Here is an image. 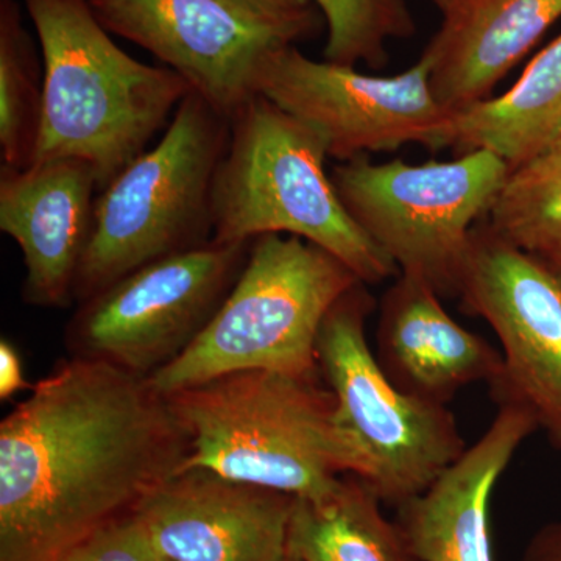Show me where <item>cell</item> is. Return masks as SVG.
Wrapping results in <instances>:
<instances>
[{
    "label": "cell",
    "instance_id": "obj_15",
    "mask_svg": "<svg viewBox=\"0 0 561 561\" xmlns=\"http://www.w3.org/2000/svg\"><path fill=\"white\" fill-rule=\"evenodd\" d=\"M537 421L501 405L489 430L430 489L397 507V519L419 561H494L490 505L497 482Z\"/></svg>",
    "mask_w": 561,
    "mask_h": 561
},
{
    "label": "cell",
    "instance_id": "obj_21",
    "mask_svg": "<svg viewBox=\"0 0 561 561\" xmlns=\"http://www.w3.org/2000/svg\"><path fill=\"white\" fill-rule=\"evenodd\" d=\"M38 50L18 0H0V154L2 164H32L43 114Z\"/></svg>",
    "mask_w": 561,
    "mask_h": 561
},
{
    "label": "cell",
    "instance_id": "obj_26",
    "mask_svg": "<svg viewBox=\"0 0 561 561\" xmlns=\"http://www.w3.org/2000/svg\"><path fill=\"white\" fill-rule=\"evenodd\" d=\"M522 561H561V519L546 524L530 538Z\"/></svg>",
    "mask_w": 561,
    "mask_h": 561
},
{
    "label": "cell",
    "instance_id": "obj_19",
    "mask_svg": "<svg viewBox=\"0 0 561 561\" xmlns=\"http://www.w3.org/2000/svg\"><path fill=\"white\" fill-rule=\"evenodd\" d=\"M381 505L356 474L342 476L323 496L295 497L287 556L298 561H419Z\"/></svg>",
    "mask_w": 561,
    "mask_h": 561
},
{
    "label": "cell",
    "instance_id": "obj_4",
    "mask_svg": "<svg viewBox=\"0 0 561 561\" xmlns=\"http://www.w3.org/2000/svg\"><path fill=\"white\" fill-rule=\"evenodd\" d=\"M328 158L316 133L254 95L230 119L214 181L213 241L295 236L337 257L367 286L397 278L400 268L343 205Z\"/></svg>",
    "mask_w": 561,
    "mask_h": 561
},
{
    "label": "cell",
    "instance_id": "obj_3",
    "mask_svg": "<svg viewBox=\"0 0 561 561\" xmlns=\"http://www.w3.org/2000/svg\"><path fill=\"white\" fill-rule=\"evenodd\" d=\"M43 57V114L33 162H88L99 192L139 157L192 88L122 50L90 0H22Z\"/></svg>",
    "mask_w": 561,
    "mask_h": 561
},
{
    "label": "cell",
    "instance_id": "obj_14",
    "mask_svg": "<svg viewBox=\"0 0 561 561\" xmlns=\"http://www.w3.org/2000/svg\"><path fill=\"white\" fill-rule=\"evenodd\" d=\"M98 194V176L84 161L0 165V230L20 247L28 305L66 308L76 301Z\"/></svg>",
    "mask_w": 561,
    "mask_h": 561
},
{
    "label": "cell",
    "instance_id": "obj_5",
    "mask_svg": "<svg viewBox=\"0 0 561 561\" xmlns=\"http://www.w3.org/2000/svg\"><path fill=\"white\" fill-rule=\"evenodd\" d=\"M362 283L331 253L295 236L251 241L241 275L202 334L147 378L158 393L228 373L319 375L317 342L335 301Z\"/></svg>",
    "mask_w": 561,
    "mask_h": 561
},
{
    "label": "cell",
    "instance_id": "obj_18",
    "mask_svg": "<svg viewBox=\"0 0 561 561\" xmlns=\"http://www.w3.org/2000/svg\"><path fill=\"white\" fill-rule=\"evenodd\" d=\"M560 135L561 33L535 55L507 91L453 113L440 150H486L515 168Z\"/></svg>",
    "mask_w": 561,
    "mask_h": 561
},
{
    "label": "cell",
    "instance_id": "obj_23",
    "mask_svg": "<svg viewBox=\"0 0 561 561\" xmlns=\"http://www.w3.org/2000/svg\"><path fill=\"white\" fill-rule=\"evenodd\" d=\"M61 561H175L151 542L135 516L95 531Z\"/></svg>",
    "mask_w": 561,
    "mask_h": 561
},
{
    "label": "cell",
    "instance_id": "obj_29",
    "mask_svg": "<svg viewBox=\"0 0 561 561\" xmlns=\"http://www.w3.org/2000/svg\"><path fill=\"white\" fill-rule=\"evenodd\" d=\"M283 561H298V560L291 559V557L287 556L286 559H284Z\"/></svg>",
    "mask_w": 561,
    "mask_h": 561
},
{
    "label": "cell",
    "instance_id": "obj_11",
    "mask_svg": "<svg viewBox=\"0 0 561 561\" xmlns=\"http://www.w3.org/2000/svg\"><path fill=\"white\" fill-rule=\"evenodd\" d=\"M457 297L490 324L502 370L491 400L530 413L561 451V279L540 257L502 241L486 224L472 230Z\"/></svg>",
    "mask_w": 561,
    "mask_h": 561
},
{
    "label": "cell",
    "instance_id": "obj_8",
    "mask_svg": "<svg viewBox=\"0 0 561 561\" xmlns=\"http://www.w3.org/2000/svg\"><path fill=\"white\" fill-rule=\"evenodd\" d=\"M508 169L491 151L472 150L424 164L360 157L339 162L331 179L351 217L401 273L457 297L472 230Z\"/></svg>",
    "mask_w": 561,
    "mask_h": 561
},
{
    "label": "cell",
    "instance_id": "obj_16",
    "mask_svg": "<svg viewBox=\"0 0 561 561\" xmlns=\"http://www.w3.org/2000/svg\"><path fill=\"white\" fill-rule=\"evenodd\" d=\"M440 298L426 280L400 273L381 300L375 354L398 389L448 405L465 387L493 381L502 353L457 323Z\"/></svg>",
    "mask_w": 561,
    "mask_h": 561
},
{
    "label": "cell",
    "instance_id": "obj_17",
    "mask_svg": "<svg viewBox=\"0 0 561 561\" xmlns=\"http://www.w3.org/2000/svg\"><path fill=\"white\" fill-rule=\"evenodd\" d=\"M561 18V0H457L423 55L443 108L491 98L501 80Z\"/></svg>",
    "mask_w": 561,
    "mask_h": 561
},
{
    "label": "cell",
    "instance_id": "obj_28",
    "mask_svg": "<svg viewBox=\"0 0 561 561\" xmlns=\"http://www.w3.org/2000/svg\"><path fill=\"white\" fill-rule=\"evenodd\" d=\"M431 2L442 11V14H445L446 11L451 10L456 5L457 0H431Z\"/></svg>",
    "mask_w": 561,
    "mask_h": 561
},
{
    "label": "cell",
    "instance_id": "obj_24",
    "mask_svg": "<svg viewBox=\"0 0 561 561\" xmlns=\"http://www.w3.org/2000/svg\"><path fill=\"white\" fill-rule=\"evenodd\" d=\"M267 20L297 28L308 38L319 31V10L311 0H239Z\"/></svg>",
    "mask_w": 561,
    "mask_h": 561
},
{
    "label": "cell",
    "instance_id": "obj_6",
    "mask_svg": "<svg viewBox=\"0 0 561 561\" xmlns=\"http://www.w3.org/2000/svg\"><path fill=\"white\" fill-rule=\"evenodd\" d=\"M230 119L192 91L157 146L98 194L76 284L81 302L150 262L213 241V191Z\"/></svg>",
    "mask_w": 561,
    "mask_h": 561
},
{
    "label": "cell",
    "instance_id": "obj_27",
    "mask_svg": "<svg viewBox=\"0 0 561 561\" xmlns=\"http://www.w3.org/2000/svg\"><path fill=\"white\" fill-rule=\"evenodd\" d=\"M542 261H545L546 264H548L549 267H551L552 271L556 272V275L559 276V278L561 279V250L559 251V253L552 254V256L548 257V260Z\"/></svg>",
    "mask_w": 561,
    "mask_h": 561
},
{
    "label": "cell",
    "instance_id": "obj_2",
    "mask_svg": "<svg viewBox=\"0 0 561 561\" xmlns=\"http://www.w3.org/2000/svg\"><path fill=\"white\" fill-rule=\"evenodd\" d=\"M164 397L190 432L181 471L202 468L298 500L323 496L342 476L364 478L359 446L320 373H228Z\"/></svg>",
    "mask_w": 561,
    "mask_h": 561
},
{
    "label": "cell",
    "instance_id": "obj_22",
    "mask_svg": "<svg viewBox=\"0 0 561 561\" xmlns=\"http://www.w3.org/2000/svg\"><path fill=\"white\" fill-rule=\"evenodd\" d=\"M327 22L323 60L386 68L391 39L412 38L415 20L405 0H311Z\"/></svg>",
    "mask_w": 561,
    "mask_h": 561
},
{
    "label": "cell",
    "instance_id": "obj_25",
    "mask_svg": "<svg viewBox=\"0 0 561 561\" xmlns=\"http://www.w3.org/2000/svg\"><path fill=\"white\" fill-rule=\"evenodd\" d=\"M25 379L24 362L20 350L9 339L0 341V400H11L21 391L32 390Z\"/></svg>",
    "mask_w": 561,
    "mask_h": 561
},
{
    "label": "cell",
    "instance_id": "obj_20",
    "mask_svg": "<svg viewBox=\"0 0 561 561\" xmlns=\"http://www.w3.org/2000/svg\"><path fill=\"white\" fill-rule=\"evenodd\" d=\"M486 227L516 249L548 260L561 250V135L508 169Z\"/></svg>",
    "mask_w": 561,
    "mask_h": 561
},
{
    "label": "cell",
    "instance_id": "obj_7",
    "mask_svg": "<svg viewBox=\"0 0 561 561\" xmlns=\"http://www.w3.org/2000/svg\"><path fill=\"white\" fill-rule=\"evenodd\" d=\"M373 311L367 284L343 294L321 327L317 362L364 457L362 481L397 508L430 489L468 446L448 405L420 400L390 381L368 343Z\"/></svg>",
    "mask_w": 561,
    "mask_h": 561
},
{
    "label": "cell",
    "instance_id": "obj_10",
    "mask_svg": "<svg viewBox=\"0 0 561 561\" xmlns=\"http://www.w3.org/2000/svg\"><path fill=\"white\" fill-rule=\"evenodd\" d=\"M254 88L316 133L339 162L409 144L440 150L453 114L435 99L424 55L401 73L382 77L312 60L297 44H286L264 58Z\"/></svg>",
    "mask_w": 561,
    "mask_h": 561
},
{
    "label": "cell",
    "instance_id": "obj_12",
    "mask_svg": "<svg viewBox=\"0 0 561 561\" xmlns=\"http://www.w3.org/2000/svg\"><path fill=\"white\" fill-rule=\"evenodd\" d=\"M111 35L130 41L175 70L192 91L231 119L256 94L272 50L308 39L239 0H90Z\"/></svg>",
    "mask_w": 561,
    "mask_h": 561
},
{
    "label": "cell",
    "instance_id": "obj_1",
    "mask_svg": "<svg viewBox=\"0 0 561 561\" xmlns=\"http://www.w3.org/2000/svg\"><path fill=\"white\" fill-rule=\"evenodd\" d=\"M0 423V561H61L179 474L191 437L147 379L70 356Z\"/></svg>",
    "mask_w": 561,
    "mask_h": 561
},
{
    "label": "cell",
    "instance_id": "obj_13",
    "mask_svg": "<svg viewBox=\"0 0 561 561\" xmlns=\"http://www.w3.org/2000/svg\"><path fill=\"white\" fill-rule=\"evenodd\" d=\"M295 497L192 468L153 491L133 516L175 561H283Z\"/></svg>",
    "mask_w": 561,
    "mask_h": 561
},
{
    "label": "cell",
    "instance_id": "obj_9",
    "mask_svg": "<svg viewBox=\"0 0 561 561\" xmlns=\"http://www.w3.org/2000/svg\"><path fill=\"white\" fill-rule=\"evenodd\" d=\"M251 242L210 241L150 262L79 302L70 356L150 378L187 350L228 297Z\"/></svg>",
    "mask_w": 561,
    "mask_h": 561
}]
</instances>
